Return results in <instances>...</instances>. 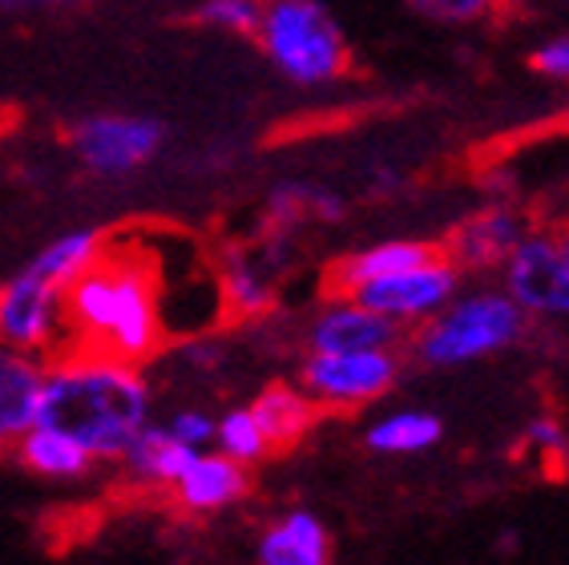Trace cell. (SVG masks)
I'll list each match as a JSON object with an SVG mask.
<instances>
[{
    "label": "cell",
    "instance_id": "1",
    "mask_svg": "<svg viewBox=\"0 0 569 565\" xmlns=\"http://www.w3.org/2000/svg\"><path fill=\"white\" fill-rule=\"evenodd\" d=\"M61 307L66 344L57 356H106L138 368L170 336L162 316V250L106 235L98 259L66 282Z\"/></svg>",
    "mask_w": 569,
    "mask_h": 565
},
{
    "label": "cell",
    "instance_id": "2",
    "mask_svg": "<svg viewBox=\"0 0 569 565\" xmlns=\"http://www.w3.org/2000/svg\"><path fill=\"white\" fill-rule=\"evenodd\" d=\"M150 388L133 364L106 356H57L44 364L37 424L73 436L93 457H121L146 428Z\"/></svg>",
    "mask_w": 569,
    "mask_h": 565
},
{
    "label": "cell",
    "instance_id": "3",
    "mask_svg": "<svg viewBox=\"0 0 569 565\" xmlns=\"http://www.w3.org/2000/svg\"><path fill=\"white\" fill-rule=\"evenodd\" d=\"M254 41L291 86L323 89L351 73L348 37L323 0H263Z\"/></svg>",
    "mask_w": 569,
    "mask_h": 565
},
{
    "label": "cell",
    "instance_id": "4",
    "mask_svg": "<svg viewBox=\"0 0 569 565\" xmlns=\"http://www.w3.org/2000/svg\"><path fill=\"white\" fill-rule=\"evenodd\" d=\"M521 331H526V307L513 295L472 291L425 319V327L412 336V351L432 368H457L509 348L521 339Z\"/></svg>",
    "mask_w": 569,
    "mask_h": 565
},
{
    "label": "cell",
    "instance_id": "5",
    "mask_svg": "<svg viewBox=\"0 0 569 565\" xmlns=\"http://www.w3.org/2000/svg\"><path fill=\"white\" fill-rule=\"evenodd\" d=\"M66 141L89 175L126 178L162 153L166 126L142 113H89L69 126Z\"/></svg>",
    "mask_w": 569,
    "mask_h": 565
},
{
    "label": "cell",
    "instance_id": "6",
    "mask_svg": "<svg viewBox=\"0 0 569 565\" xmlns=\"http://www.w3.org/2000/svg\"><path fill=\"white\" fill-rule=\"evenodd\" d=\"M53 279L24 267L9 282H0V344L17 351H29L37 359H49L66 344V307Z\"/></svg>",
    "mask_w": 569,
    "mask_h": 565
},
{
    "label": "cell",
    "instance_id": "7",
    "mask_svg": "<svg viewBox=\"0 0 569 565\" xmlns=\"http://www.w3.org/2000/svg\"><path fill=\"white\" fill-rule=\"evenodd\" d=\"M505 291L526 316H569V230H526L505 259Z\"/></svg>",
    "mask_w": 569,
    "mask_h": 565
},
{
    "label": "cell",
    "instance_id": "8",
    "mask_svg": "<svg viewBox=\"0 0 569 565\" xmlns=\"http://www.w3.org/2000/svg\"><path fill=\"white\" fill-rule=\"evenodd\" d=\"M400 376L396 351H311L299 368V384L311 400L331 408H356L392 388Z\"/></svg>",
    "mask_w": 569,
    "mask_h": 565
},
{
    "label": "cell",
    "instance_id": "9",
    "mask_svg": "<svg viewBox=\"0 0 569 565\" xmlns=\"http://www.w3.org/2000/svg\"><path fill=\"white\" fill-rule=\"evenodd\" d=\"M457 282H460V267L440 250L437 259L420 262V267H408V271H396L388 279L368 282L351 299H360L363 307H372V311L396 319V324H425L445 304H452Z\"/></svg>",
    "mask_w": 569,
    "mask_h": 565
},
{
    "label": "cell",
    "instance_id": "10",
    "mask_svg": "<svg viewBox=\"0 0 569 565\" xmlns=\"http://www.w3.org/2000/svg\"><path fill=\"white\" fill-rule=\"evenodd\" d=\"M405 344V324L380 316L360 299H331V307L311 324V351H396Z\"/></svg>",
    "mask_w": 569,
    "mask_h": 565
},
{
    "label": "cell",
    "instance_id": "11",
    "mask_svg": "<svg viewBox=\"0 0 569 565\" xmlns=\"http://www.w3.org/2000/svg\"><path fill=\"white\" fill-rule=\"evenodd\" d=\"M521 239H526V222L513 207H485L457 222L440 247L460 271H489V267H505Z\"/></svg>",
    "mask_w": 569,
    "mask_h": 565
},
{
    "label": "cell",
    "instance_id": "12",
    "mask_svg": "<svg viewBox=\"0 0 569 565\" xmlns=\"http://www.w3.org/2000/svg\"><path fill=\"white\" fill-rule=\"evenodd\" d=\"M440 250H445L440 242H420V239H392V242L351 250V255L336 259L323 271V299H351L368 282L388 279V275L408 271V267H420V262L437 259Z\"/></svg>",
    "mask_w": 569,
    "mask_h": 565
},
{
    "label": "cell",
    "instance_id": "13",
    "mask_svg": "<svg viewBox=\"0 0 569 565\" xmlns=\"http://www.w3.org/2000/svg\"><path fill=\"white\" fill-rule=\"evenodd\" d=\"M41 384H44V359L0 344V448L21 440L37 424Z\"/></svg>",
    "mask_w": 569,
    "mask_h": 565
},
{
    "label": "cell",
    "instance_id": "14",
    "mask_svg": "<svg viewBox=\"0 0 569 565\" xmlns=\"http://www.w3.org/2000/svg\"><path fill=\"white\" fill-rule=\"evenodd\" d=\"M247 489H251L247 468H242L239 460H230L227 453H219V457H202V453H198L187 465V473L174 480L178 505H187V509H194V513L234 505V500L247 497Z\"/></svg>",
    "mask_w": 569,
    "mask_h": 565
},
{
    "label": "cell",
    "instance_id": "15",
    "mask_svg": "<svg viewBox=\"0 0 569 565\" xmlns=\"http://www.w3.org/2000/svg\"><path fill=\"white\" fill-rule=\"evenodd\" d=\"M251 413L259 420V428H263L271 453H283V448H296L311 433V424L319 420V400H311L299 388H287V384H271V388L259 391Z\"/></svg>",
    "mask_w": 569,
    "mask_h": 565
},
{
    "label": "cell",
    "instance_id": "16",
    "mask_svg": "<svg viewBox=\"0 0 569 565\" xmlns=\"http://www.w3.org/2000/svg\"><path fill=\"white\" fill-rule=\"evenodd\" d=\"M331 542L328 529L311 513H287L283 522H274L263 533L259 545V565H328Z\"/></svg>",
    "mask_w": 569,
    "mask_h": 565
},
{
    "label": "cell",
    "instance_id": "17",
    "mask_svg": "<svg viewBox=\"0 0 569 565\" xmlns=\"http://www.w3.org/2000/svg\"><path fill=\"white\" fill-rule=\"evenodd\" d=\"M121 457H126L133 477L153 480V485H174V480L187 473L190 460L198 457V448L187 445V440H178L170 428H150V424H146Z\"/></svg>",
    "mask_w": 569,
    "mask_h": 565
},
{
    "label": "cell",
    "instance_id": "18",
    "mask_svg": "<svg viewBox=\"0 0 569 565\" xmlns=\"http://www.w3.org/2000/svg\"><path fill=\"white\" fill-rule=\"evenodd\" d=\"M17 453H21L24 468L44 473V477L73 480V477H86L89 468H93V453H89L81 440L57 433V428H44V424H33V428L17 440Z\"/></svg>",
    "mask_w": 569,
    "mask_h": 565
},
{
    "label": "cell",
    "instance_id": "19",
    "mask_svg": "<svg viewBox=\"0 0 569 565\" xmlns=\"http://www.w3.org/2000/svg\"><path fill=\"white\" fill-rule=\"evenodd\" d=\"M267 215H271L274 227H299V222H340L343 202L323 186L311 182H283L274 186L271 198H267Z\"/></svg>",
    "mask_w": 569,
    "mask_h": 565
},
{
    "label": "cell",
    "instance_id": "20",
    "mask_svg": "<svg viewBox=\"0 0 569 565\" xmlns=\"http://www.w3.org/2000/svg\"><path fill=\"white\" fill-rule=\"evenodd\" d=\"M219 291H222V311L234 319L263 316L267 307L274 304L271 282L259 275L254 259H247L239 250H230L227 259L219 262Z\"/></svg>",
    "mask_w": 569,
    "mask_h": 565
},
{
    "label": "cell",
    "instance_id": "21",
    "mask_svg": "<svg viewBox=\"0 0 569 565\" xmlns=\"http://www.w3.org/2000/svg\"><path fill=\"white\" fill-rule=\"evenodd\" d=\"M101 247H106V230H69V235L49 242L29 267L41 271L44 279H53L57 287H66L69 279H77L89 262L98 259Z\"/></svg>",
    "mask_w": 569,
    "mask_h": 565
},
{
    "label": "cell",
    "instance_id": "22",
    "mask_svg": "<svg viewBox=\"0 0 569 565\" xmlns=\"http://www.w3.org/2000/svg\"><path fill=\"white\" fill-rule=\"evenodd\" d=\"M445 433V424L432 413H396L368 428V445L376 453H425Z\"/></svg>",
    "mask_w": 569,
    "mask_h": 565
},
{
    "label": "cell",
    "instance_id": "23",
    "mask_svg": "<svg viewBox=\"0 0 569 565\" xmlns=\"http://www.w3.org/2000/svg\"><path fill=\"white\" fill-rule=\"evenodd\" d=\"M190 21L202 29H219V33L254 37L263 21V0H194Z\"/></svg>",
    "mask_w": 569,
    "mask_h": 565
},
{
    "label": "cell",
    "instance_id": "24",
    "mask_svg": "<svg viewBox=\"0 0 569 565\" xmlns=\"http://www.w3.org/2000/svg\"><path fill=\"white\" fill-rule=\"evenodd\" d=\"M214 440H219L222 453H227L230 460H239V465H254V460H263L267 453H271V445H267V436H263V428H259V420H254L251 408H234V413L222 416Z\"/></svg>",
    "mask_w": 569,
    "mask_h": 565
},
{
    "label": "cell",
    "instance_id": "25",
    "mask_svg": "<svg viewBox=\"0 0 569 565\" xmlns=\"http://www.w3.org/2000/svg\"><path fill=\"white\" fill-rule=\"evenodd\" d=\"M509 0H408V9L440 24H477L493 17Z\"/></svg>",
    "mask_w": 569,
    "mask_h": 565
},
{
    "label": "cell",
    "instance_id": "26",
    "mask_svg": "<svg viewBox=\"0 0 569 565\" xmlns=\"http://www.w3.org/2000/svg\"><path fill=\"white\" fill-rule=\"evenodd\" d=\"M529 69L541 77H553V81H569V37H553L541 49H533Z\"/></svg>",
    "mask_w": 569,
    "mask_h": 565
},
{
    "label": "cell",
    "instance_id": "27",
    "mask_svg": "<svg viewBox=\"0 0 569 565\" xmlns=\"http://www.w3.org/2000/svg\"><path fill=\"white\" fill-rule=\"evenodd\" d=\"M170 433L178 436V440H187V445H194V448H202V445H210L214 440V433H219V424L210 420L207 413H178L174 420H170Z\"/></svg>",
    "mask_w": 569,
    "mask_h": 565
},
{
    "label": "cell",
    "instance_id": "28",
    "mask_svg": "<svg viewBox=\"0 0 569 565\" xmlns=\"http://www.w3.org/2000/svg\"><path fill=\"white\" fill-rule=\"evenodd\" d=\"M526 440H529V445H537V448H561V445H566V436H561V428H558L553 420H537V424H529Z\"/></svg>",
    "mask_w": 569,
    "mask_h": 565
},
{
    "label": "cell",
    "instance_id": "29",
    "mask_svg": "<svg viewBox=\"0 0 569 565\" xmlns=\"http://www.w3.org/2000/svg\"><path fill=\"white\" fill-rule=\"evenodd\" d=\"M81 0H0V12H44V9H66Z\"/></svg>",
    "mask_w": 569,
    "mask_h": 565
}]
</instances>
